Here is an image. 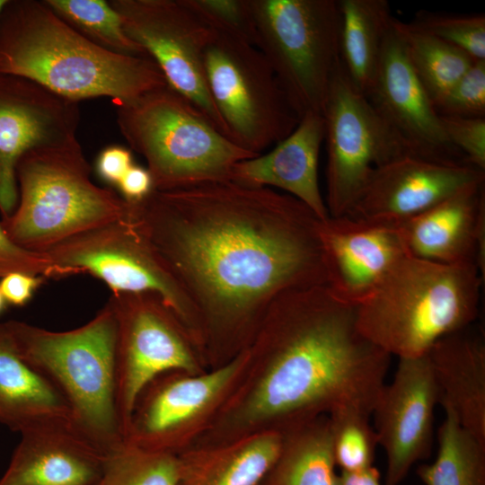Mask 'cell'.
I'll return each instance as SVG.
<instances>
[{
    "label": "cell",
    "mask_w": 485,
    "mask_h": 485,
    "mask_svg": "<svg viewBox=\"0 0 485 485\" xmlns=\"http://www.w3.org/2000/svg\"><path fill=\"white\" fill-rule=\"evenodd\" d=\"M127 209L189 302L201 356L227 361L280 295L327 284L321 219L282 191L206 181L153 189Z\"/></svg>",
    "instance_id": "1"
},
{
    "label": "cell",
    "mask_w": 485,
    "mask_h": 485,
    "mask_svg": "<svg viewBox=\"0 0 485 485\" xmlns=\"http://www.w3.org/2000/svg\"><path fill=\"white\" fill-rule=\"evenodd\" d=\"M357 306L326 285L280 295L247 347L244 373L195 445L283 432L344 409L371 416L392 357L360 332Z\"/></svg>",
    "instance_id": "2"
},
{
    "label": "cell",
    "mask_w": 485,
    "mask_h": 485,
    "mask_svg": "<svg viewBox=\"0 0 485 485\" xmlns=\"http://www.w3.org/2000/svg\"><path fill=\"white\" fill-rule=\"evenodd\" d=\"M0 72L77 102L108 97L118 104L167 84L151 57L98 46L37 0H6L2 8Z\"/></svg>",
    "instance_id": "3"
},
{
    "label": "cell",
    "mask_w": 485,
    "mask_h": 485,
    "mask_svg": "<svg viewBox=\"0 0 485 485\" xmlns=\"http://www.w3.org/2000/svg\"><path fill=\"white\" fill-rule=\"evenodd\" d=\"M483 279L472 264L407 254L357 306L358 330L391 357L424 356L442 338L474 322Z\"/></svg>",
    "instance_id": "4"
},
{
    "label": "cell",
    "mask_w": 485,
    "mask_h": 485,
    "mask_svg": "<svg viewBox=\"0 0 485 485\" xmlns=\"http://www.w3.org/2000/svg\"><path fill=\"white\" fill-rule=\"evenodd\" d=\"M6 324L22 357L66 401L75 428L108 454L123 441L116 403V319L106 304L85 324L53 331Z\"/></svg>",
    "instance_id": "5"
},
{
    "label": "cell",
    "mask_w": 485,
    "mask_h": 485,
    "mask_svg": "<svg viewBox=\"0 0 485 485\" xmlns=\"http://www.w3.org/2000/svg\"><path fill=\"white\" fill-rule=\"evenodd\" d=\"M77 138L27 151L17 162L18 202L0 223L18 246L44 252L62 241L121 217L127 201L91 180Z\"/></svg>",
    "instance_id": "6"
},
{
    "label": "cell",
    "mask_w": 485,
    "mask_h": 485,
    "mask_svg": "<svg viewBox=\"0 0 485 485\" xmlns=\"http://www.w3.org/2000/svg\"><path fill=\"white\" fill-rule=\"evenodd\" d=\"M114 105L119 129L146 160L154 190L231 180L236 163L257 155L222 134L168 84Z\"/></svg>",
    "instance_id": "7"
},
{
    "label": "cell",
    "mask_w": 485,
    "mask_h": 485,
    "mask_svg": "<svg viewBox=\"0 0 485 485\" xmlns=\"http://www.w3.org/2000/svg\"><path fill=\"white\" fill-rule=\"evenodd\" d=\"M256 47L301 117L322 114L340 63L339 0H250Z\"/></svg>",
    "instance_id": "8"
},
{
    "label": "cell",
    "mask_w": 485,
    "mask_h": 485,
    "mask_svg": "<svg viewBox=\"0 0 485 485\" xmlns=\"http://www.w3.org/2000/svg\"><path fill=\"white\" fill-rule=\"evenodd\" d=\"M204 68L228 137L240 147L262 154L299 123L300 117L257 47L216 31L205 51Z\"/></svg>",
    "instance_id": "9"
},
{
    "label": "cell",
    "mask_w": 485,
    "mask_h": 485,
    "mask_svg": "<svg viewBox=\"0 0 485 485\" xmlns=\"http://www.w3.org/2000/svg\"><path fill=\"white\" fill-rule=\"evenodd\" d=\"M41 253L65 277L89 274L103 281L112 293L159 295L199 349L198 325L189 302L127 207L121 217L67 238Z\"/></svg>",
    "instance_id": "10"
},
{
    "label": "cell",
    "mask_w": 485,
    "mask_h": 485,
    "mask_svg": "<svg viewBox=\"0 0 485 485\" xmlns=\"http://www.w3.org/2000/svg\"><path fill=\"white\" fill-rule=\"evenodd\" d=\"M329 216L346 215L376 166L411 154L340 63L322 111Z\"/></svg>",
    "instance_id": "11"
},
{
    "label": "cell",
    "mask_w": 485,
    "mask_h": 485,
    "mask_svg": "<svg viewBox=\"0 0 485 485\" xmlns=\"http://www.w3.org/2000/svg\"><path fill=\"white\" fill-rule=\"evenodd\" d=\"M116 319V403L124 439L145 387L167 372L201 373L189 334L162 298L149 292L112 293Z\"/></svg>",
    "instance_id": "12"
},
{
    "label": "cell",
    "mask_w": 485,
    "mask_h": 485,
    "mask_svg": "<svg viewBox=\"0 0 485 485\" xmlns=\"http://www.w3.org/2000/svg\"><path fill=\"white\" fill-rule=\"evenodd\" d=\"M249 361L244 348L210 372L164 373L138 396L124 436L137 446L179 454L205 430Z\"/></svg>",
    "instance_id": "13"
},
{
    "label": "cell",
    "mask_w": 485,
    "mask_h": 485,
    "mask_svg": "<svg viewBox=\"0 0 485 485\" xmlns=\"http://www.w3.org/2000/svg\"><path fill=\"white\" fill-rule=\"evenodd\" d=\"M108 2L119 15L128 37L156 63L167 84L229 138L210 95L204 68L205 51L216 31L185 0Z\"/></svg>",
    "instance_id": "14"
},
{
    "label": "cell",
    "mask_w": 485,
    "mask_h": 485,
    "mask_svg": "<svg viewBox=\"0 0 485 485\" xmlns=\"http://www.w3.org/2000/svg\"><path fill=\"white\" fill-rule=\"evenodd\" d=\"M80 121L77 101L61 97L27 78L0 72V213L13 214L18 202L19 159L29 150L71 141Z\"/></svg>",
    "instance_id": "15"
},
{
    "label": "cell",
    "mask_w": 485,
    "mask_h": 485,
    "mask_svg": "<svg viewBox=\"0 0 485 485\" xmlns=\"http://www.w3.org/2000/svg\"><path fill=\"white\" fill-rule=\"evenodd\" d=\"M439 394L428 355L399 358L373 409L377 443L386 456L385 485H398L418 462L429 456Z\"/></svg>",
    "instance_id": "16"
},
{
    "label": "cell",
    "mask_w": 485,
    "mask_h": 485,
    "mask_svg": "<svg viewBox=\"0 0 485 485\" xmlns=\"http://www.w3.org/2000/svg\"><path fill=\"white\" fill-rule=\"evenodd\" d=\"M485 181V171L406 154L376 166L344 215L399 227L462 190Z\"/></svg>",
    "instance_id": "17"
},
{
    "label": "cell",
    "mask_w": 485,
    "mask_h": 485,
    "mask_svg": "<svg viewBox=\"0 0 485 485\" xmlns=\"http://www.w3.org/2000/svg\"><path fill=\"white\" fill-rule=\"evenodd\" d=\"M367 99L412 154L472 166L448 141L439 115L410 66L395 17L385 37Z\"/></svg>",
    "instance_id": "18"
},
{
    "label": "cell",
    "mask_w": 485,
    "mask_h": 485,
    "mask_svg": "<svg viewBox=\"0 0 485 485\" xmlns=\"http://www.w3.org/2000/svg\"><path fill=\"white\" fill-rule=\"evenodd\" d=\"M319 235L326 286L340 300L358 305L407 251L399 227L348 216L321 220Z\"/></svg>",
    "instance_id": "19"
},
{
    "label": "cell",
    "mask_w": 485,
    "mask_h": 485,
    "mask_svg": "<svg viewBox=\"0 0 485 485\" xmlns=\"http://www.w3.org/2000/svg\"><path fill=\"white\" fill-rule=\"evenodd\" d=\"M407 253L485 271L484 181L471 185L399 226Z\"/></svg>",
    "instance_id": "20"
},
{
    "label": "cell",
    "mask_w": 485,
    "mask_h": 485,
    "mask_svg": "<svg viewBox=\"0 0 485 485\" xmlns=\"http://www.w3.org/2000/svg\"><path fill=\"white\" fill-rule=\"evenodd\" d=\"M107 454L72 424L28 429L0 478V485H96Z\"/></svg>",
    "instance_id": "21"
},
{
    "label": "cell",
    "mask_w": 485,
    "mask_h": 485,
    "mask_svg": "<svg viewBox=\"0 0 485 485\" xmlns=\"http://www.w3.org/2000/svg\"><path fill=\"white\" fill-rule=\"evenodd\" d=\"M323 140L322 114L305 113L295 128L269 152L236 163L231 180L287 193L308 207L319 219L325 220L330 216L318 180Z\"/></svg>",
    "instance_id": "22"
},
{
    "label": "cell",
    "mask_w": 485,
    "mask_h": 485,
    "mask_svg": "<svg viewBox=\"0 0 485 485\" xmlns=\"http://www.w3.org/2000/svg\"><path fill=\"white\" fill-rule=\"evenodd\" d=\"M464 329L436 341L427 353L438 389V404L485 445V341Z\"/></svg>",
    "instance_id": "23"
},
{
    "label": "cell",
    "mask_w": 485,
    "mask_h": 485,
    "mask_svg": "<svg viewBox=\"0 0 485 485\" xmlns=\"http://www.w3.org/2000/svg\"><path fill=\"white\" fill-rule=\"evenodd\" d=\"M282 441V432L267 430L190 446L178 454L177 485H260L275 463Z\"/></svg>",
    "instance_id": "24"
},
{
    "label": "cell",
    "mask_w": 485,
    "mask_h": 485,
    "mask_svg": "<svg viewBox=\"0 0 485 485\" xmlns=\"http://www.w3.org/2000/svg\"><path fill=\"white\" fill-rule=\"evenodd\" d=\"M0 423L20 434L47 425L74 426L66 401L22 357L6 322H0Z\"/></svg>",
    "instance_id": "25"
},
{
    "label": "cell",
    "mask_w": 485,
    "mask_h": 485,
    "mask_svg": "<svg viewBox=\"0 0 485 485\" xmlns=\"http://www.w3.org/2000/svg\"><path fill=\"white\" fill-rule=\"evenodd\" d=\"M339 6L340 62L352 84L367 97L394 17L386 0H339Z\"/></svg>",
    "instance_id": "26"
},
{
    "label": "cell",
    "mask_w": 485,
    "mask_h": 485,
    "mask_svg": "<svg viewBox=\"0 0 485 485\" xmlns=\"http://www.w3.org/2000/svg\"><path fill=\"white\" fill-rule=\"evenodd\" d=\"M280 452L260 485H335L337 473L328 415L285 431Z\"/></svg>",
    "instance_id": "27"
},
{
    "label": "cell",
    "mask_w": 485,
    "mask_h": 485,
    "mask_svg": "<svg viewBox=\"0 0 485 485\" xmlns=\"http://www.w3.org/2000/svg\"><path fill=\"white\" fill-rule=\"evenodd\" d=\"M443 410L436 456L418 468L419 479L425 485H485V445L460 425L452 410Z\"/></svg>",
    "instance_id": "28"
},
{
    "label": "cell",
    "mask_w": 485,
    "mask_h": 485,
    "mask_svg": "<svg viewBox=\"0 0 485 485\" xmlns=\"http://www.w3.org/2000/svg\"><path fill=\"white\" fill-rule=\"evenodd\" d=\"M410 66L434 106L476 61L467 53L397 20Z\"/></svg>",
    "instance_id": "29"
},
{
    "label": "cell",
    "mask_w": 485,
    "mask_h": 485,
    "mask_svg": "<svg viewBox=\"0 0 485 485\" xmlns=\"http://www.w3.org/2000/svg\"><path fill=\"white\" fill-rule=\"evenodd\" d=\"M44 1L66 23L98 46L120 55L148 57L126 33L119 15L108 1Z\"/></svg>",
    "instance_id": "30"
},
{
    "label": "cell",
    "mask_w": 485,
    "mask_h": 485,
    "mask_svg": "<svg viewBox=\"0 0 485 485\" xmlns=\"http://www.w3.org/2000/svg\"><path fill=\"white\" fill-rule=\"evenodd\" d=\"M178 454L122 441L107 454L96 485H177Z\"/></svg>",
    "instance_id": "31"
},
{
    "label": "cell",
    "mask_w": 485,
    "mask_h": 485,
    "mask_svg": "<svg viewBox=\"0 0 485 485\" xmlns=\"http://www.w3.org/2000/svg\"><path fill=\"white\" fill-rule=\"evenodd\" d=\"M329 416L336 466L342 472H358L374 466L378 445L370 415L344 409Z\"/></svg>",
    "instance_id": "32"
},
{
    "label": "cell",
    "mask_w": 485,
    "mask_h": 485,
    "mask_svg": "<svg viewBox=\"0 0 485 485\" xmlns=\"http://www.w3.org/2000/svg\"><path fill=\"white\" fill-rule=\"evenodd\" d=\"M408 25L460 48L476 61L485 60L484 14L455 15L420 11Z\"/></svg>",
    "instance_id": "33"
},
{
    "label": "cell",
    "mask_w": 485,
    "mask_h": 485,
    "mask_svg": "<svg viewBox=\"0 0 485 485\" xmlns=\"http://www.w3.org/2000/svg\"><path fill=\"white\" fill-rule=\"evenodd\" d=\"M212 30L256 47L257 36L250 0H185Z\"/></svg>",
    "instance_id": "34"
},
{
    "label": "cell",
    "mask_w": 485,
    "mask_h": 485,
    "mask_svg": "<svg viewBox=\"0 0 485 485\" xmlns=\"http://www.w3.org/2000/svg\"><path fill=\"white\" fill-rule=\"evenodd\" d=\"M440 116L485 118V60H478L435 105Z\"/></svg>",
    "instance_id": "35"
},
{
    "label": "cell",
    "mask_w": 485,
    "mask_h": 485,
    "mask_svg": "<svg viewBox=\"0 0 485 485\" xmlns=\"http://www.w3.org/2000/svg\"><path fill=\"white\" fill-rule=\"evenodd\" d=\"M439 118L450 144L470 165L485 171V118Z\"/></svg>",
    "instance_id": "36"
},
{
    "label": "cell",
    "mask_w": 485,
    "mask_h": 485,
    "mask_svg": "<svg viewBox=\"0 0 485 485\" xmlns=\"http://www.w3.org/2000/svg\"><path fill=\"white\" fill-rule=\"evenodd\" d=\"M12 272L44 278H65L62 270L43 253L31 251L15 244L0 223V278Z\"/></svg>",
    "instance_id": "37"
},
{
    "label": "cell",
    "mask_w": 485,
    "mask_h": 485,
    "mask_svg": "<svg viewBox=\"0 0 485 485\" xmlns=\"http://www.w3.org/2000/svg\"><path fill=\"white\" fill-rule=\"evenodd\" d=\"M42 276L12 272L0 278V291L7 304L24 306L44 283Z\"/></svg>",
    "instance_id": "38"
},
{
    "label": "cell",
    "mask_w": 485,
    "mask_h": 485,
    "mask_svg": "<svg viewBox=\"0 0 485 485\" xmlns=\"http://www.w3.org/2000/svg\"><path fill=\"white\" fill-rule=\"evenodd\" d=\"M133 164V156L129 149L121 146H110L99 154L95 169L104 181L118 185Z\"/></svg>",
    "instance_id": "39"
},
{
    "label": "cell",
    "mask_w": 485,
    "mask_h": 485,
    "mask_svg": "<svg viewBox=\"0 0 485 485\" xmlns=\"http://www.w3.org/2000/svg\"><path fill=\"white\" fill-rule=\"evenodd\" d=\"M127 201H138L153 190V181L147 169L133 164L117 185Z\"/></svg>",
    "instance_id": "40"
},
{
    "label": "cell",
    "mask_w": 485,
    "mask_h": 485,
    "mask_svg": "<svg viewBox=\"0 0 485 485\" xmlns=\"http://www.w3.org/2000/svg\"><path fill=\"white\" fill-rule=\"evenodd\" d=\"M335 485H382L380 474L375 466L358 472H342L337 474Z\"/></svg>",
    "instance_id": "41"
},
{
    "label": "cell",
    "mask_w": 485,
    "mask_h": 485,
    "mask_svg": "<svg viewBox=\"0 0 485 485\" xmlns=\"http://www.w3.org/2000/svg\"><path fill=\"white\" fill-rule=\"evenodd\" d=\"M6 302L0 291V313L4 310L5 306H6Z\"/></svg>",
    "instance_id": "42"
},
{
    "label": "cell",
    "mask_w": 485,
    "mask_h": 485,
    "mask_svg": "<svg viewBox=\"0 0 485 485\" xmlns=\"http://www.w3.org/2000/svg\"><path fill=\"white\" fill-rule=\"evenodd\" d=\"M5 2H6V0H0V12H1L2 8L4 7Z\"/></svg>",
    "instance_id": "43"
}]
</instances>
